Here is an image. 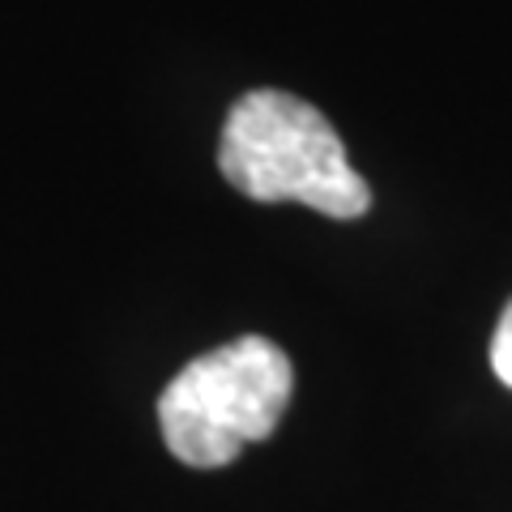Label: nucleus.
<instances>
[{"mask_svg": "<svg viewBox=\"0 0 512 512\" xmlns=\"http://www.w3.org/2000/svg\"><path fill=\"white\" fill-rule=\"evenodd\" d=\"M491 372L512 389V303L504 308L500 325H495V338H491Z\"/></svg>", "mask_w": 512, "mask_h": 512, "instance_id": "obj_3", "label": "nucleus"}, {"mask_svg": "<svg viewBox=\"0 0 512 512\" xmlns=\"http://www.w3.org/2000/svg\"><path fill=\"white\" fill-rule=\"evenodd\" d=\"M295 393V367L269 338H235L197 355L158 397V427L175 461L218 470L278 431Z\"/></svg>", "mask_w": 512, "mask_h": 512, "instance_id": "obj_2", "label": "nucleus"}, {"mask_svg": "<svg viewBox=\"0 0 512 512\" xmlns=\"http://www.w3.org/2000/svg\"><path fill=\"white\" fill-rule=\"evenodd\" d=\"M218 171L248 201H295L342 222L372 210V188L350 167L338 128L286 90H248L231 107Z\"/></svg>", "mask_w": 512, "mask_h": 512, "instance_id": "obj_1", "label": "nucleus"}]
</instances>
